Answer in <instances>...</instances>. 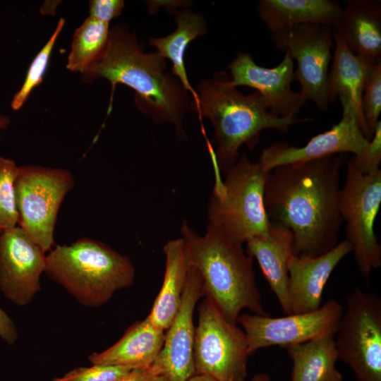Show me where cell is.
Here are the masks:
<instances>
[{
  "label": "cell",
  "instance_id": "6da1fadb",
  "mask_svg": "<svg viewBox=\"0 0 381 381\" xmlns=\"http://www.w3.org/2000/svg\"><path fill=\"white\" fill-rule=\"evenodd\" d=\"M346 154L278 167L269 172L264 204L270 222L288 229L296 255L318 256L338 244L341 170Z\"/></svg>",
  "mask_w": 381,
  "mask_h": 381
},
{
  "label": "cell",
  "instance_id": "7a4b0ae2",
  "mask_svg": "<svg viewBox=\"0 0 381 381\" xmlns=\"http://www.w3.org/2000/svg\"><path fill=\"white\" fill-rule=\"evenodd\" d=\"M165 59L157 51L145 53L133 33L123 24L110 30L102 56L83 73L86 80L104 78L114 89L118 83L135 91L140 111L156 123L174 125L179 138L184 136L182 122L190 110L188 92L172 73L165 71Z\"/></svg>",
  "mask_w": 381,
  "mask_h": 381
},
{
  "label": "cell",
  "instance_id": "3957f363",
  "mask_svg": "<svg viewBox=\"0 0 381 381\" xmlns=\"http://www.w3.org/2000/svg\"><path fill=\"white\" fill-rule=\"evenodd\" d=\"M226 76L221 72L214 79L202 80L197 87V99L190 104V110L200 119H209L214 128L217 148L211 155L216 172L226 173L236 162L242 145L253 150L262 131L284 133L294 124L312 121L274 116L258 92L243 95L229 85Z\"/></svg>",
  "mask_w": 381,
  "mask_h": 381
},
{
  "label": "cell",
  "instance_id": "277c9868",
  "mask_svg": "<svg viewBox=\"0 0 381 381\" xmlns=\"http://www.w3.org/2000/svg\"><path fill=\"white\" fill-rule=\"evenodd\" d=\"M181 234L188 265L200 275L202 298H209L227 321L237 325L244 309L268 315L257 286L253 258L243 244L210 224L201 236L184 221Z\"/></svg>",
  "mask_w": 381,
  "mask_h": 381
},
{
  "label": "cell",
  "instance_id": "5b68a950",
  "mask_svg": "<svg viewBox=\"0 0 381 381\" xmlns=\"http://www.w3.org/2000/svg\"><path fill=\"white\" fill-rule=\"evenodd\" d=\"M44 272L81 305L91 308L107 303L135 279L129 258L88 238L53 247L46 255Z\"/></svg>",
  "mask_w": 381,
  "mask_h": 381
},
{
  "label": "cell",
  "instance_id": "8992f818",
  "mask_svg": "<svg viewBox=\"0 0 381 381\" xmlns=\"http://www.w3.org/2000/svg\"><path fill=\"white\" fill-rule=\"evenodd\" d=\"M225 174L224 181L216 179L208 205V224L241 244L266 234L270 220L264 193L269 172L243 154Z\"/></svg>",
  "mask_w": 381,
  "mask_h": 381
},
{
  "label": "cell",
  "instance_id": "52a82bcc",
  "mask_svg": "<svg viewBox=\"0 0 381 381\" xmlns=\"http://www.w3.org/2000/svg\"><path fill=\"white\" fill-rule=\"evenodd\" d=\"M334 335L338 359L357 381H381V298L355 286Z\"/></svg>",
  "mask_w": 381,
  "mask_h": 381
},
{
  "label": "cell",
  "instance_id": "ba28073f",
  "mask_svg": "<svg viewBox=\"0 0 381 381\" xmlns=\"http://www.w3.org/2000/svg\"><path fill=\"white\" fill-rule=\"evenodd\" d=\"M346 167L339 197V212L346 222L345 240L352 246L360 273L368 281L372 270L381 266V246L374 231L381 204V170L363 174L351 159Z\"/></svg>",
  "mask_w": 381,
  "mask_h": 381
},
{
  "label": "cell",
  "instance_id": "9c48e42d",
  "mask_svg": "<svg viewBox=\"0 0 381 381\" xmlns=\"http://www.w3.org/2000/svg\"><path fill=\"white\" fill-rule=\"evenodd\" d=\"M198 313L193 348L195 374L217 381H246L250 353L243 329L227 321L207 298H202Z\"/></svg>",
  "mask_w": 381,
  "mask_h": 381
},
{
  "label": "cell",
  "instance_id": "30bf717a",
  "mask_svg": "<svg viewBox=\"0 0 381 381\" xmlns=\"http://www.w3.org/2000/svg\"><path fill=\"white\" fill-rule=\"evenodd\" d=\"M74 184L73 176L64 169L19 167L16 181L18 226L46 253L54 247L59 210Z\"/></svg>",
  "mask_w": 381,
  "mask_h": 381
},
{
  "label": "cell",
  "instance_id": "8fae6325",
  "mask_svg": "<svg viewBox=\"0 0 381 381\" xmlns=\"http://www.w3.org/2000/svg\"><path fill=\"white\" fill-rule=\"evenodd\" d=\"M344 311L336 300L325 302L317 310L273 318L241 314L238 323L244 331L250 354L273 346L286 348L327 336H334Z\"/></svg>",
  "mask_w": 381,
  "mask_h": 381
},
{
  "label": "cell",
  "instance_id": "7c38bea8",
  "mask_svg": "<svg viewBox=\"0 0 381 381\" xmlns=\"http://www.w3.org/2000/svg\"><path fill=\"white\" fill-rule=\"evenodd\" d=\"M275 47L289 52L297 63L295 79L301 92L321 111H327L329 66L333 47L332 28L320 24H303L272 33Z\"/></svg>",
  "mask_w": 381,
  "mask_h": 381
},
{
  "label": "cell",
  "instance_id": "4fadbf2b",
  "mask_svg": "<svg viewBox=\"0 0 381 381\" xmlns=\"http://www.w3.org/2000/svg\"><path fill=\"white\" fill-rule=\"evenodd\" d=\"M342 107L341 120L330 129L320 133L302 147L275 142L261 152L258 162L267 172L287 164L308 162L336 154L358 155L369 140L362 132L349 100L338 96Z\"/></svg>",
  "mask_w": 381,
  "mask_h": 381
},
{
  "label": "cell",
  "instance_id": "5bb4252c",
  "mask_svg": "<svg viewBox=\"0 0 381 381\" xmlns=\"http://www.w3.org/2000/svg\"><path fill=\"white\" fill-rule=\"evenodd\" d=\"M46 252L21 227L0 232V290L17 306H24L41 289Z\"/></svg>",
  "mask_w": 381,
  "mask_h": 381
},
{
  "label": "cell",
  "instance_id": "9a60e30c",
  "mask_svg": "<svg viewBox=\"0 0 381 381\" xmlns=\"http://www.w3.org/2000/svg\"><path fill=\"white\" fill-rule=\"evenodd\" d=\"M229 69V85L255 89L267 102L270 112L277 117L296 118L307 101L301 91L291 89L296 79L294 59L289 52H285L283 60L274 68L260 66L249 54L239 52Z\"/></svg>",
  "mask_w": 381,
  "mask_h": 381
},
{
  "label": "cell",
  "instance_id": "2e32d148",
  "mask_svg": "<svg viewBox=\"0 0 381 381\" xmlns=\"http://www.w3.org/2000/svg\"><path fill=\"white\" fill-rule=\"evenodd\" d=\"M202 298L200 275L196 269L189 266L180 307L165 331L162 349L155 362L169 381H186L195 374L193 315Z\"/></svg>",
  "mask_w": 381,
  "mask_h": 381
},
{
  "label": "cell",
  "instance_id": "e0dca14e",
  "mask_svg": "<svg viewBox=\"0 0 381 381\" xmlns=\"http://www.w3.org/2000/svg\"><path fill=\"white\" fill-rule=\"evenodd\" d=\"M346 241L318 256L296 255L288 262V294L291 314L317 310L322 306L324 288L335 267L349 253Z\"/></svg>",
  "mask_w": 381,
  "mask_h": 381
},
{
  "label": "cell",
  "instance_id": "ac0fdd59",
  "mask_svg": "<svg viewBox=\"0 0 381 381\" xmlns=\"http://www.w3.org/2000/svg\"><path fill=\"white\" fill-rule=\"evenodd\" d=\"M246 253L255 258L285 315L291 314L288 294V262L293 236L286 227L270 222L266 234L246 242Z\"/></svg>",
  "mask_w": 381,
  "mask_h": 381
},
{
  "label": "cell",
  "instance_id": "d6986e66",
  "mask_svg": "<svg viewBox=\"0 0 381 381\" xmlns=\"http://www.w3.org/2000/svg\"><path fill=\"white\" fill-rule=\"evenodd\" d=\"M335 48L333 61L327 77V92L329 102L339 95L346 97L352 106L360 128L370 140L373 134L368 128L362 110L365 83L376 60L352 52L345 42L333 33Z\"/></svg>",
  "mask_w": 381,
  "mask_h": 381
},
{
  "label": "cell",
  "instance_id": "ffe728a7",
  "mask_svg": "<svg viewBox=\"0 0 381 381\" xmlns=\"http://www.w3.org/2000/svg\"><path fill=\"white\" fill-rule=\"evenodd\" d=\"M165 330L149 315L131 326L114 345L89 357L92 364L118 365L131 369L150 367L162 349Z\"/></svg>",
  "mask_w": 381,
  "mask_h": 381
},
{
  "label": "cell",
  "instance_id": "44dd1931",
  "mask_svg": "<svg viewBox=\"0 0 381 381\" xmlns=\"http://www.w3.org/2000/svg\"><path fill=\"white\" fill-rule=\"evenodd\" d=\"M356 54L381 59V1L348 0L332 27Z\"/></svg>",
  "mask_w": 381,
  "mask_h": 381
},
{
  "label": "cell",
  "instance_id": "7402d4cb",
  "mask_svg": "<svg viewBox=\"0 0 381 381\" xmlns=\"http://www.w3.org/2000/svg\"><path fill=\"white\" fill-rule=\"evenodd\" d=\"M342 10L332 0H260L258 11L272 33L303 24L333 27Z\"/></svg>",
  "mask_w": 381,
  "mask_h": 381
},
{
  "label": "cell",
  "instance_id": "603a6c76",
  "mask_svg": "<svg viewBox=\"0 0 381 381\" xmlns=\"http://www.w3.org/2000/svg\"><path fill=\"white\" fill-rule=\"evenodd\" d=\"M163 252L165 255L163 283L148 315L154 323L166 331L180 307L189 265L181 238L167 241Z\"/></svg>",
  "mask_w": 381,
  "mask_h": 381
},
{
  "label": "cell",
  "instance_id": "cb8c5ba5",
  "mask_svg": "<svg viewBox=\"0 0 381 381\" xmlns=\"http://www.w3.org/2000/svg\"><path fill=\"white\" fill-rule=\"evenodd\" d=\"M292 362L291 381H344L336 368L339 360L334 336L285 348Z\"/></svg>",
  "mask_w": 381,
  "mask_h": 381
},
{
  "label": "cell",
  "instance_id": "d4e9b609",
  "mask_svg": "<svg viewBox=\"0 0 381 381\" xmlns=\"http://www.w3.org/2000/svg\"><path fill=\"white\" fill-rule=\"evenodd\" d=\"M175 20L177 28L174 32L164 37H150L148 44L156 47L157 52L164 59L171 61V73L179 80L185 90L190 92L192 100L195 101L197 92L188 80L184 56L190 42L207 32V22L202 15L189 9L176 12Z\"/></svg>",
  "mask_w": 381,
  "mask_h": 381
},
{
  "label": "cell",
  "instance_id": "484cf974",
  "mask_svg": "<svg viewBox=\"0 0 381 381\" xmlns=\"http://www.w3.org/2000/svg\"><path fill=\"white\" fill-rule=\"evenodd\" d=\"M109 32V23L87 18L73 34L66 68L83 73L104 54Z\"/></svg>",
  "mask_w": 381,
  "mask_h": 381
},
{
  "label": "cell",
  "instance_id": "4316f807",
  "mask_svg": "<svg viewBox=\"0 0 381 381\" xmlns=\"http://www.w3.org/2000/svg\"><path fill=\"white\" fill-rule=\"evenodd\" d=\"M18 169L13 160L0 156V232L18 224L16 190Z\"/></svg>",
  "mask_w": 381,
  "mask_h": 381
},
{
  "label": "cell",
  "instance_id": "83f0119b",
  "mask_svg": "<svg viewBox=\"0 0 381 381\" xmlns=\"http://www.w3.org/2000/svg\"><path fill=\"white\" fill-rule=\"evenodd\" d=\"M64 24L65 20L61 18L52 35L31 63L20 90L12 100L11 107L13 110L19 109L32 90L42 81L53 47Z\"/></svg>",
  "mask_w": 381,
  "mask_h": 381
},
{
  "label": "cell",
  "instance_id": "f1b7e54d",
  "mask_svg": "<svg viewBox=\"0 0 381 381\" xmlns=\"http://www.w3.org/2000/svg\"><path fill=\"white\" fill-rule=\"evenodd\" d=\"M361 104L365 121L373 134L381 112V60L373 66L368 75Z\"/></svg>",
  "mask_w": 381,
  "mask_h": 381
},
{
  "label": "cell",
  "instance_id": "f546056e",
  "mask_svg": "<svg viewBox=\"0 0 381 381\" xmlns=\"http://www.w3.org/2000/svg\"><path fill=\"white\" fill-rule=\"evenodd\" d=\"M131 370L129 368L102 364L75 368L53 381H116Z\"/></svg>",
  "mask_w": 381,
  "mask_h": 381
},
{
  "label": "cell",
  "instance_id": "4dcf8cb0",
  "mask_svg": "<svg viewBox=\"0 0 381 381\" xmlns=\"http://www.w3.org/2000/svg\"><path fill=\"white\" fill-rule=\"evenodd\" d=\"M356 169L367 175L378 171L381 162V121L376 124L366 146L351 158Z\"/></svg>",
  "mask_w": 381,
  "mask_h": 381
},
{
  "label": "cell",
  "instance_id": "1f68e13d",
  "mask_svg": "<svg viewBox=\"0 0 381 381\" xmlns=\"http://www.w3.org/2000/svg\"><path fill=\"white\" fill-rule=\"evenodd\" d=\"M123 8L122 0H92L89 3L90 17L109 23L121 14Z\"/></svg>",
  "mask_w": 381,
  "mask_h": 381
},
{
  "label": "cell",
  "instance_id": "d6a6232c",
  "mask_svg": "<svg viewBox=\"0 0 381 381\" xmlns=\"http://www.w3.org/2000/svg\"><path fill=\"white\" fill-rule=\"evenodd\" d=\"M160 373H162L161 368L154 363L148 368L132 369L116 381H152Z\"/></svg>",
  "mask_w": 381,
  "mask_h": 381
},
{
  "label": "cell",
  "instance_id": "836d02e7",
  "mask_svg": "<svg viewBox=\"0 0 381 381\" xmlns=\"http://www.w3.org/2000/svg\"><path fill=\"white\" fill-rule=\"evenodd\" d=\"M0 337L8 344H13L18 339L16 327L11 318L0 308Z\"/></svg>",
  "mask_w": 381,
  "mask_h": 381
},
{
  "label": "cell",
  "instance_id": "e575fe53",
  "mask_svg": "<svg viewBox=\"0 0 381 381\" xmlns=\"http://www.w3.org/2000/svg\"><path fill=\"white\" fill-rule=\"evenodd\" d=\"M186 381H217V380L207 375H200V374H194Z\"/></svg>",
  "mask_w": 381,
  "mask_h": 381
},
{
  "label": "cell",
  "instance_id": "d590c367",
  "mask_svg": "<svg viewBox=\"0 0 381 381\" xmlns=\"http://www.w3.org/2000/svg\"><path fill=\"white\" fill-rule=\"evenodd\" d=\"M250 381H271V377L267 373H260L253 377Z\"/></svg>",
  "mask_w": 381,
  "mask_h": 381
},
{
  "label": "cell",
  "instance_id": "8d00e7d4",
  "mask_svg": "<svg viewBox=\"0 0 381 381\" xmlns=\"http://www.w3.org/2000/svg\"><path fill=\"white\" fill-rule=\"evenodd\" d=\"M9 123V119L8 117L0 115V130L6 128Z\"/></svg>",
  "mask_w": 381,
  "mask_h": 381
},
{
  "label": "cell",
  "instance_id": "74e56055",
  "mask_svg": "<svg viewBox=\"0 0 381 381\" xmlns=\"http://www.w3.org/2000/svg\"><path fill=\"white\" fill-rule=\"evenodd\" d=\"M152 381H169L167 377L162 373H160L155 377Z\"/></svg>",
  "mask_w": 381,
  "mask_h": 381
}]
</instances>
